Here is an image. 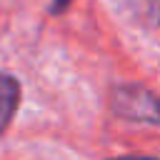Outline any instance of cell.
<instances>
[{
    "mask_svg": "<svg viewBox=\"0 0 160 160\" xmlns=\"http://www.w3.org/2000/svg\"><path fill=\"white\" fill-rule=\"evenodd\" d=\"M112 110L128 120L160 125V95H155L140 85L118 88L112 95Z\"/></svg>",
    "mask_w": 160,
    "mask_h": 160,
    "instance_id": "obj_1",
    "label": "cell"
},
{
    "mask_svg": "<svg viewBox=\"0 0 160 160\" xmlns=\"http://www.w3.org/2000/svg\"><path fill=\"white\" fill-rule=\"evenodd\" d=\"M18 105H20V82L12 75H0V138L8 130Z\"/></svg>",
    "mask_w": 160,
    "mask_h": 160,
    "instance_id": "obj_2",
    "label": "cell"
},
{
    "mask_svg": "<svg viewBox=\"0 0 160 160\" xmlns=\"http://www.w3.org/2000/svg\"><path fill=\"white\" fill-rule=\"evenodd\" d=\"M70 2H72V0H52V2H50V12H52V15H60L62 10H68Z\"/></svg>",
    "mask_w": 160,
    "mask_h": 160,
    "instance_id": "obj_3",
    "label": "cell"
},
{
    "mask_svg": "<svg viewBox=\"0 0 160 160\" xmlns=\"http://www.w3.org/2000/svg\"><path fill=\"white\" fill-rule=\"evenodd\" d=\"M150 10H152V18H155L158 25H160V0H150Z\"/></svg>",
    "mask_w": 160,
    "mask_h": 160,
    "instance_id": "obj_4",
    "label": "cell"
},
{
    "mask_svg": "<svg viewBox=\"0 0 160 160\" xmlns=\"http://www.w3.org/2000/svg\"><path fill=\"white\" fill-rule=\"evenodd\" d=\"M110 160H155V158H140V155H122V158H110Z\"/></svg>",
    "mask_w": 160,
    "mask_h": 160,
    "instance_id": "obj_5",
    "label": "cell"
}]
</instances>
